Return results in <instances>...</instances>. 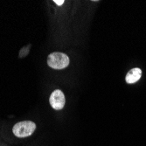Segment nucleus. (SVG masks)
<instances>
[{
    "instance_id": "20e7f679",
    "label": "nucleus",
    "mask_w": 146,
    "mask_h": 146,
    "mask_svg": "<svg viewBox=\"0 0 146 146\" xmlns=\"http://www.w3.org/2000/svg\"><path fill=\"white\" fill-rule=\"evenodd\" d=\"M142 76V70L140 68H133L129 71V73L126 75V82L129 84H132V83H135L137 82H138L140 78Z\"/></svg>"
},
{
    "instance_id": "39448f33",
    "label": "nucleus",
    "mask_w": 146,
    "mask_h": 146,
    "mask_svg": "<svg viewBox=\"0 0 146 146\" xmlns=\"http://www.w3.org/2000/svg\"><path fill=\"white\" fill-rule=\"evenodd\" d=\"M54 3L56 5H62L64 1H63V0H54Z\"/></svg>"
},
{
    "instance_id": "f257e3e1",
    "label": "nucleus",
    "mask_w": 146,
    "mask_h": 146,
    "mask_svg": "<svg viewBox=\"0 0 146 146\" xmlns=\"http://www.w3.org/2000/svg\"><path fill=\"white\" fill-rule=\"evenodd\" d=\"M69 63H70L69 57L66 54H63V52H52L47 57L48 66L54 69L60 70L66 68L68 66H69Z\"/></svg>"
},
{
    "instance_id": "7ed1b4c3",
    "label": "nucleus",
    "mask_w": 146,
    "mask_h": 146,
    "mask_svg": "<svg viewBox=\"0 0 146 146\" xmlns=\"http://www.w3.org/2000/svg\"><path fill=\"white\" fill-rule=\"evenodd\" d=\"M50 105L52 106V109L55 110H60L64 108L65 103H66V98L64 93L60 90L56 89L52 93V95L49 98Z\"/></svg>"
},
{
    "instance_id": "f03ea898",
    "label": "nucleus",
    "mask_w": 146,
    "mask_h": 146,
    "mask_svg": "<svg viewBox=\"0 0 146 146\" xmlns=\"http://www.w3.org/2000/svg\"><path fill=\"white\" fill-rule=\"evenodd\" d=\"M36 129V124L32 121H23L13 126L12 132L17 137H30Z\"/></svg>"
}]
</instances>
